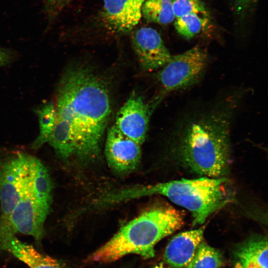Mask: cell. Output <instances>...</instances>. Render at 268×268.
<instances>
[{"label": "cell", "instance_id": "9c48e42d", "mask_svg": "<svg viewBox=\"0 0 268 268\" xmlns=\"http://www.w3.org/2000/svg\"><path fill=\"white\" fill-rule=\"evenodd\" d=\"M131 42L138 62L144 70L160 68L171 58L160 34L151 27L136 30L132 34Z\"/></svg>", "mask_w": 268, "mask_h": 268}, {"label": "cell", "instance_id": "5bb4252c", "mask_svg": "<svg viewBox=\"0 0 268 268\" xmlns=\"http://www.w3.org/2000/svg\"><path fill=\"white\" fill-rule=\"evenodd\" d=\"M268 255L267 238L252 236L236 247L234 268H268Z\"/></svg>", "mask_w": 268, "mask_h": 268}, {"label": "cell", "instance_id": "277c9868", "mask_svg": "<svg viewBox=\"0 0 268 268\" xmlns=\"http://www.w3.org/2000/svg\"><path fill=\"white\" fill-rule=\"evenodd\" d=\"M184 223V215L171 206L152 207L122 226L108 241L89 255L86 261L109 263L132 254L145 259L153 258L155 245Z\"/></svg>", "mask_w": 268, "mask_h": 268}, {"label": "cell", "instance_id": "5b68a950", "mask_svg": "<svg viewBox=\"0 0 268 268\" xmlns=\"http://www.w3.org/2000/svg\"><path fill=\"white\" fill-rule=\"evenodd\" d=\"M51 202L42 199L31 188L29 176L22 194L0 234L20 233L33 237L40 242L45 235L44 224Z\"/></svg>", "mask_w": 268, "mask_h": 268}, {"label": "cell", "instance_id": "ac0fdd59", "mask_svg": "<svg viewBox=\"0 0 268 268\" xmlns=\"http://www.w3.org/2000/svg\"><path fill=\"white\" fill-rule=\"evenodd\" d=\"M209 17L208 12L186 14L175 18L174 26L181 36L191 39L200 34L206 26Z\"/></svg>", "mask_w": 268, "mask_h": 268}, {"label": "cell", "instance_id": "52a82bcc", "mask_svg": "<svg viewBox=\"0 0 268 268\" xmlns=\"http://www.w3.org/2000/svg\"><path fill=\"white\" fill-rule=\"evenodd\" d=\"M28 154L17 153L0 160V232L22 194L28 172Z\"/></svg>", "mask_w": 268, "mask_h": 268}, {"label": "cell", "instance_id": "8992f818", "mask_svg": "<svg viewBox=\"0 0 268 268\" xmlns=\"http://www.w3.org/2000/svg\"><path fill=\"white\" fill-rule=\"evenodd\" d=\"M208 61L206 53L196 46L172 56L169 61L160 68L157 79L165 92L185 89L201 80Z\"/></svg>", "mask_w": 268, "mask_h": 268}, {"label": "cell", "instance_id": "cb8c5ba5", "mask_svg": "<svg viewBox=\"0 0 268 268\" xmlns=\"http://www.w3.org/2000/svg\"><path fill=\"white\" fill-rule=\"evenodd\" d=\"M151 268H171L169 266L167 265H165L164 263H160L154 267H152Z\"/></svg>", "mask_w": 268, "mask_h": 268}, {"label": "cell", "instance_id": "ffe728a7", "mask_svg": "<svg viewBox=\"0 0 268 268\" xmlns=\"http://www.w3.org/2000/svg\"><path fill=\"white\" fill-rule=\"evenodd\" d=\"M172 4L175 18L193 13L208 12L200 0H173Z\"/></svg>", "mask_w": 268, "mask_h": 268}, {"label": "cell", "instance_id": "e0dca14e", "mask_svg": "<svg viewBox=\"0 0 268 268\" xmlns=\"http://www.w3.org/2000/svg\"><path fill=\"white\" fill-rule=\"evenodd\" d=\"M36 112L38 117L39 134L32 144V147L37 149L48 142L56 125L58 115L55 105L48 102L39 108Z\"/></svg>", "mask_w": 268, "mask_h": 268}, {"label": "cell", "instance_id": "d4e9b609", "mask_svg": "<svg viewBox=\"0 0 268 268\" xmlns=\"http://www.w3.org/2000/svg\"><path fill=\"white\" fill-rule=\"evenodd\" d=\"M191 262L188 265V266L187 267V268H191Z\"/></svg>", "mask_w": 268, "mask_h": 268}, {"label": "cell", "instance_id": "d6986e66", "mask_svg": "<svg viewBox=\"0 0 268 268\" xmlns=\"http://www.w3.org/2000/svg\"><path fill=\"white\" fill-rule=\"evenodd\" d=\"M223 259L219 251L203 241L199 245L191 268H221Z\"/></svg>", "mask_w": 268, "mask_h": 268}, {"label": "cell", "instance_id": "7a4b0ae2", "mask_svg": "<svg viewBox=\"0 0 268 268\" xmlns=\"http://www.w3.org/2000/svg\"><path fill=\"white\" fill-rule=\"evenodd\" d=\"M55 106L58 117L71 127L77 158L84 161L97 158L111 109L105 81L89 67H70L60 80Z\"/></svg>", "mask_w": 268, "mask_h": 268}, {"label": "cell", "instance_id": "3957f363", "mask_svg": "<svg viewBox=\"0 0 268 268\" xmlns=\"http://www.w3.org/2000/svg\"><path fill=\"white\" fill-rule=\"evenodd\" d=\"M154 195L165 196L189 210L193 217V225L202 224L234 199L225 177H200L126 188L110 193L108 200L113 204Z\"/></svg>", "mask_w": 268, "mask_h": 268}, {"label": "cell", "instance_id": "44dd1931", "mask_svg": "<svg viewBox=\"0 0 268 268\" xmlns=\"http://www.w3.org/2000/svg\"><path fill=\"white\" fill-rule=\"evenodd\" d=\"M71 0H43L46 14L50 20L55 18Z\"/></svg>", "mask_w": 268, "mask_h": 268}, {"label": "cell", "instance_id": "603a6c76", "mask_svg": "<svg viewBox=\"0 0 268 268\" xmlns=\"http://www.w3.org/2000/svg\"><path fill=\"white\" fill-rule=\"evenodd\" d=\"M254 0H235L238 10H241L250 4Z\"/></svg>", "mask_w": 268, "mask_h": 268}, {"label": "cell", "instance_id": "7402d4cb", "mask_svg": "<svg viewBox=\"0 0 268 268\" xmlns=\"http://www.w3.org/2000/svg\"><path fill=\"white\" fill-rule=\"evenodd\" d=\"M13 55L9 50L0 47V67L9 64L12 60Z\"/></svg>", "mask_w": 268, "mask_h": 268}, {"label": "cell", "instance_id": "30bf717a", "mask_svg": "<svg viewBox=\"0 0 268 268\" xmlns=\"http://www.w3.org/2000/svg\"><path fill=\"white\" fill-rule=\"evenodd\" d=\"M149 115L143 99L133 93L118 111L115 126L124 135L141 144L145 139Z\"/></svg>", "mask_w": 268, "mask_h": 268}, {"label": "cell", "instance_id": "8fae6325", "mask_svg": "<svg viewBox=\"0 0 268 268\" xmlns=\"http://www.w3.org/2000/svg\"><path fill=\"white\" fill-rule=\"evenodd\" d=\"M145 0H103L102 20L105 28L116 34L132 31L141 17Z\"/></svg>", "mask_w": 268, "mask_h": 268}, {"label": "cell", "instance_id": "7c38bea8", "mask_svg": "<svg viewBox=\"0 0 268 268\" xmlns=\"http://www.w3.org/2000/svg\"><path fill=\"white\" fill-rule=\"evenodd\" d=\"M204 227L182 232L169 242L164 254V260L171 268H185L192 261L203 241Z\"/></svg>", "mask_w": 268, "mask_h": 268}, {"label": "cell", "instance_id": "2e32d148", "mask_svg": "<svg viewBox=\"0 0 268 268\" xmlns=\"http://www.w3.org/2000/svg\"><path fill=\"white\" fill-rule=\"evenodd\" d=\"M141 16L148 22L171 23L175 19L172 0H145L141 7Z\"/></svg>", "mask_w": 268, "mask_h": 268}, {"label": "cell", "instance_id": "ba28073f", "mask_svg": "<svg viewBox=\"0 0 268 268\" xmlns=\"http://www.w3.org/2000/svg\"><path fill=\"white\" fill-rule=\"evenodd\" d=\"M140 145L122 134L113 125L106 136L105 153L109 167L124 174L134 170L141 156Z\"/></svg>", "mask_w": 268, "mask_h": 268}, {"label": "cell", "instance_id": "6da1fadb", "mask_svg": "<svg viewBox=\"0 0 268 268\" xmlns=\"http://www.w3.org/2000/svg\"><path fill=\"white\" fill-rule=\"evenodd\" d=\"M242 92L224 93L192 106L177 120L173 150L181 164L200 177H225L230 165V133Z\"/></svg>", "mask_w": 268, "mask_h": 268}, {"label": "cell", "instance_id": "4fadbf2b", "mask_svg": "<svg viewBox=\"0 0 268 268\" xmlns=\"http://www.w3.org/2000/svg\"><path fill=\"white\" fill-rule=\"evenodd\" d=\"M0 250L10 253L29 268H66L58 260L39 252L12 234L0 235Z\"/></svg>", "mask_w": 268, "mask_h": 268}, {"label": "cell", "instance_id": "9a60e30c", "mask_svg": "<svg viewBox=\"0 0 268 268\" xmlns=\"http://www.w3.org/2000/svg\"><path fill=\"white\" fill-rule=\"evenodd\" d=\"M56 154L63 160L77 157V145L70 124L58 117L57 121L48 142Z\"/></svg>", "mask_w": 268, "mask_h": 268}]
</instances>
